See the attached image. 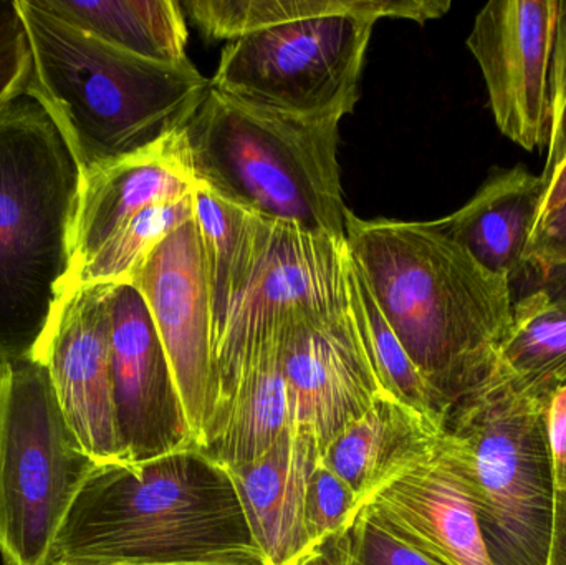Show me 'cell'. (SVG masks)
<instances>
[{"instance_id": "obj_34", "label": "cell", "mask_w": 566, "mask_h": 565, "mask_svg": "<svg viewBox=\"0 0 566 565\" xmlns=\"http://www.w3.org/2000/svg\"><path fill=\"white\" fill-rule=\"evenodd\" d=\"M548 565H566V491L565 493H557L554 536H552Z\"/></svg>"}, {"instance_id": "obj_19", "label": "cell", "mask_w": 566, "mask_h": 565, "mask_svg": "<svg viewBox=\"0 0 566 565\" xmlns=\"http://www.w3.org/2000/svg\"><path fill=\"white\" fill-rule=\"evenodd\" d=\"M442 428L382 394L323 450L319 463L342 478L365 504L376 491L431 453Z\"/></svg>"}, {"instance_id": "obj_30", "label": "cell", "mask_w": 566, "mask_h": 565, "mask_svg": "<svg viewBox=\"0 0 566 565\" xmlns=\"http://www.w3.org/2000/svg\"><path fill=\"white\" fill-rule=\"evenodd\" d=\"M524 269L541 278L542 289L566 301V199L532 234Z\"/></svg>"}, {"instance_id": "obj_9", "label": "cell", "mask_w": 566, "mask_h": 565, "mask_svg": "<svg viewBox=\"0 0 566 565\" xmlns=\"http://www.w3.org/2000/svg\"><path fill=\"white\" fill-rule=\"evenodd\" d=\"M346 255V241L271 222L254 278L212 348L199 450L221 437L249 365L290 314L345 307Z\"/></svg>"}, {"instance_id": "obj_21", "label": "cell", "mask_w": 566, "mask_h": 565, "mask_svg": "<svg viewBox=\"0 0 566 565\" xmlns=\"http://www.w3.org/2000/svg\"><path fill=\"white\" fill-rule=\"evenodd\" d=\"M182 12L212 40H234L318 17L358 15L426 23L451 10L449 0H185Z\"/></svg>"}, {"instance_id": "obj_17", "label": "cell", "mask_w": 566, "mask_h": 565, "mask_svg": "<svg viewBox=\"0 0 566 565\" xmlns=\"http://www.w3.org/2000/svg\"><path fill=\"white\" fill-rule=\"evenodd\" d=\"M322 458L312 427L292 423L258 460L226 468L249 530L271 565H293L312 550L305 527V494Z\"/></svg>"}, {"instance_id": "obj_12", "label": "cell", "mask_w": 566, "mask_h": 565, "mask_svg": "<svg viewBox=\"0 0 566 565\" xmlns=\"http://www.w3.org/2000/svg\"><path fill=\"white\" fill-rule=\"evenodd\" d=\"M555 22L557 0H494L468 36L495 125L525 151L545 142Z\"/></svg>"}, {"instance_id": "obj_23", "label": "cell", "mask_w": 566, "mask_h": 565, "mask_svg": "<svg viewBox=\"0 0 566 565\" xmlns=\"http://www.w3.org/2000/svg\"><path fill=\"white\" fill-rule=\"evenodd\" d=\"M46 12L95 39L151 60L188 62V25L176 0H36Z\"/></svg>"}, {"instance_id": "obj_26", "label": "cell", "mask_w": 566, "mask_h": 565, "mask_svg": "<svg viewBox=\"0 0 566 565\" xmlns=\"http://www.w3.org/2000/svg\"><path fill=\"white\" fill-rule=\"evenodd\" d=\"M191 219H195L192 196L181 201L151 206L139 212L112 236L92 261L73 274L65 295L82 285L125 284L132 281L153 249Z\"/></svg>"}, {"instance_id": "obj_1", "label": "cell", "mask_w": 566, "mask_h": 565, "mask_svg": "<svg viewBox=\"0 0 566 565\" xmlns=\"http://www.w3.org/2000/svg\"><path fill=\"white\" fill-rule=\"evenodd\" d=\"M346 248L444 418L488 380L512 325V281L431 222L346 215Z\"/></svg>"}, {"instance_id": "obj_8", "label": "cell", "mask_w": 566, "mask_h": 565, "mask_svg": "<svg viewBox=\"0 0 566 565\" xmlns=\"http://www.w3.org/2000/svg\"><path fill=\"white\" fill-rule=\"evenodd\" d=\"M376 22L343 13L249 33L224 46L211 86L269 112L342 119L358 102Z\"/></svg>"}, {"instance_id": "obj_31", "label": "cell", "mask_w": 566, "mask_h": 565, "mask_svg": "<svg viewBox=\"0 0 566 565\" xmlns=\"http://www.w3.org/2000/svg\"><path fill=\"white\" fill-rule=\"evenodd\" d=\"M30 49L19 0H0V108L27 86Z\"/></svg>"}, {"instance_id": "obj_32", "label": "cell", "mask_w": 566, "mask_h": 565, "mask_svg": "<svg viewBox=\"0 0 566 565\" xmlns=\"http://www.w3.org/2000/svg\"><path fill=\"white\" fill-rule=\"evenodd\" d=\"M548 441L554 461L557 493L566 491V388L558 391L548 408Z\"/></svg>"}, {"instance_id": "obj_20", "label": "cell", "mask_w": 566, "mask_h": 565, "mask_svg": "<svg viewBox=\"0 0 566 565\" xmlns=\"http://www.w3.org/2000/svg\"><path fill=\"white\" fill-rule=\"evenodd\" d=\"M192 199L208 274L212 354L254 278L268 245L272 219L231 205L202 185H198Z\"/></svg>"}, {"instance_id": "obj_10", "label": "cell", "mask_w": 566, "mask_h": 565, "mask_svg": "<svg viewBox=\"0 0 566 565\" xmlns=\"http://www.w3.org/2000/svg\"><path fill=\"white\" fill-rule=\"evenodd\" d=\"M109 368L123 463L196 448L151 312L128 282L112 289Z\"/></svg>"}, {"instance_id": "obj_36", "label": "cell", "mask_w": 566, "mask_h": 565, "mask_svg": "<svg viewBox=\"0 0 566 565\" xmlns=\"http://www.w3.org/2000/svg\"><path fill=\"white\" fill-rule=\"evenodd\" d=\"M52 565H83L75 563H53ZM161 565H271L265 561V557L258 556L251 559L242 561H228V563H192V564H161Z\"/></svg>"}, {"instance_id": "obj_2", "label": "cell", "mask_w": 566, "mask_h": 565, "mask_svg": "<svg viewBox=\"0 0 566 565\" xmlns=\"http://www.w3.org/2000/svg\"><path fill=\"white\" fill-rule=\"evenodd\" d=\"M258 556L228 470L189 448L143 463L98 464L63 523L52 564L228 563Z\"/></svg>"}, {"instance_id": "obj_7", "label": "cell", "mask_w": 566, "mask_h": 565, "mask_svg": "<svg viewBox=\"0 0 566 565\" xmlns=\"http://www.w3.org/2000/svg\"><path fill=\"white\" fill-rule=\"evenodd\" d=\"M96 463L36 358L0 362V557L52 565L63 523Z\"/></svg>"}, {"instance_id": "obj_16", "label": "cell", "mask_w": 566, "mask_h": 565, "mask_svg": "<svg viewBox=\"0 0 566 565\" xmlns=\"http://www.w3.org/2000/svg\"><path fill=\"white\" fill-rule=\"evenodd\" d=\"M196 188L185 128L83 176L70 279L129 219L151 206L189 198Z\"/></svg>"}, {"instance_id": "obj_28", "label": "cell", "mask_w": 566, "mask_h": 565, "mask_svg": "<svg viewBox=\"0 0 566 565\" xmlns=\"http://www.w3.org/2000/svg\"><path fill=\"white\" fill-rule=\"evenodd\" d=\"M348 536V565H444L396 537L368 506L358 511Z\"/></svg>"}, {"instance_id": "obj_33", "label": "cell", "mask_w": 566, "mask_h": 565, "mask_svg": "<svg viewBox=\"0 0 566 565\" xmlns=\"http://www.w3.org/2000/svg\"><path fill=\"white\" fill-rule=\"evenodd\" d=\"M348 530L339 531L319 541L293 565H348Z\"/></svg>"}, {"instance_id": "obj_4", "label": "cell", "mask_w": 566, "mask_h": 565, "mask_svg": "<svg viewBox=\"0 0 566 565\" xmlns=\"http://www.w3.org/2000/svg\"><path fill=\"white\" fill-rule=\"evenodd\" d=\"M83 172L27 90L0 108V362L35 357L73 271Z\"/></svg>"}, {"instance_id": "obj_14", "label": "cell", "mask_w": 566, "mask_h": 565, "mask_svg": "<svg viewBox=\"0 0 566 565\" xmlns=\"http://www.w3.org/2000/svg\"><path fill=\"white\" fill-rule=\"evenodd\" d=\"M128 284L151 312L198 448L212 354L208 274L195 219L163 239Z\"/></svg>"}, {"instance_id": "obj_27", "label": "cell", "mask_w": 566, "mask_h": 565, "mask_svg": "<svg viewBox=\"0 0 566 565\" xmlns=\"http://www.w3.org/2000/svg\"><path fill=\"white\" fill-rule=\"evenodd\" d=\"M363 504L355 491L335 473L316 464L305 494V527L310 543L319 541L352 526Z\"/></svg>"}, {"instance_id": "obj_24", "label": "cell", "mask_w": 566, "mask_h": 565, "mask_svg": "<svg viewBox=\"0 0 566 565\" xmlns=\"http://www.w3.org/2000/svg\"><path fill=\"white\" fill-rule=\"evenodd\" d=\"M292 425L282 370L281 327L262 345L239 384L228 427L202 453L222 468L261 458Z\"/></svg>"}, {"instance_id": "obj_22", "label": "cell", "mask_w": 566, "mask_h": 565, "mask_svg": "<svg viewBox=\"0 0 566 565\" xmlns=\"http://www.w3.org/2000/svg\"><path fill=\"white\" fill-rule=\"evenodd\" d=\"M492 375L517 394L551 408L566 388V301L535 289L514 302L512 325L499 347Z\"/></svg>"}, {"instance_id": "obj_5", "label": "cell", "mask_w": 566, "mask_h": 565, "mask_svg": "<svg viewBox=\"0 0 566 565\" xmlns=\"http://www.w3.org/2000/svg\"><path fill=\"white\" fill-rule=\"evenodd\" d=\"M339 122L269 112L211 86L185 126L196 181L252 215L345 242Z\"/></svg>"}, {"instance_id": "obj_29", "label": "cell", "mask_w": 566, "mask_h": 565, "mask_svg": "<svg viewBox=\"0 0 566 565\" xmlns=\"http://www.w3.org/2000/svg\"><path fill=\"white\" fill-rule=\"evenodd\" d=\"M547 119V161L542 175L548 186L566 159V0H557L554 50L548 72Z\"/></svg>"}, {"instance_id": "obj_13", "label": "cell", "mask_w": 566, "mask_h": 565, "mask_svg": "<svg viewBox=\"0 0 566 565\" xmlns=\"http://www.w3.org/2000/svg\"><path fill=\"white\" fill-rule=\"evenodd\" d=\"M112 289L93 284L69 292L33 357L45 365L66 421L99 464L123 463L109 368Z\"/></svg>"}, {"instance_id": "obj_3", "label": "cell", "mask_w": 566, "mask_h": 565, "mask_svg": "<svg viewBox=\"0 0 566 565\" xmlns=\"http://www.w3.org/2000/svg\"><path fill=\"white\" fill-rule=\"evenodd\" d=\"M30 49L27 92L55 119L83 176L188 125L211 80L191 60L168 65L115 49L19 0Z\"/></svg>"}, {"instance_id": "obj_6", "label": "cell", "mask_w": 566, "mask_h": 565, "mask_svg": "<svg viewBox=\"0 0 566 565\" xmlns=\"http://www.w3.org/2000/svg\"><path fill=\"white\" fill-rule=\"evenodd\" d=\"M547 418L491 374L442 423L464 458L492 565H548L557 488Z\"/></svg>"}, {"instance_id": "obj_35", "label": "cell", "mask_w": 566, "mask_h": 565, "mask_svg": "<svg viewBox=\"0 0 566 565\" xmlns=\"http://www.w3.org/2000/svg\"><path fill=\"white\" fill-rule=\"evenodd\" d=\"M566 199V159L564 165L557 169L551 181H548L547 192H545L544 201H542L541 212H538L537 224L535 229L548 218L554 215ZM534 229V231H535Z\"/></svg>"}, {"instance_id": "obj_15", "label": "cell", "mask_w": 566, "mask_h": 565, "mask_svg": "<svg viewBox=\"0 0 566 565\" xmlns=\"http://www.w3.org/2000/svg\"><path fill=\"white\" fill-rule=\"evenodd\" d=\"M363 506L396 537L439 563L492 565L464 458L444 431L431 453L376 491Z\"/></svg>"}, {"instance_id": "obj_25", "label": "cell", "mask_w": 566, "mask_h": 565, "mask_svg": "<svg viewBox=\"0 0 566 565\" xmlns=\"http://www.w3.org/2000/svg\"><path fill=\"white\" fill-rule=\"evenodd\" d=\"M346 302L373 370L386 394L431 418L442 428L444 414L434 394L376 304L349 251L346 255Z\"/></svg>"}, {"instance_id": "obj_11", "label": "cell", "mask_w": 566, "mask_h": 565, "mask_svg": "<svg viewBox=\"0 0 566 565\" xmlns=\"http://www.w3.org/2000/svg\"><path fill=\"white\" fill-rule=\"evenodd\" d=\"M282 370L292 423L308 425L325 450L386 394L345 307L293 312L281 324Z\"/></svg>"}, {"instance_id": "obj_18", "label": "cell", "mask_w": 566, "mask_h": 565, "mask_svg": "<svg viewBox=\"0 0 566 565\" xmlns=\"http://www.w3.org/2000/svg\"><path fill=\"white\" fill-rule=\"evenodd\" d=\"M545 192L544 175L525 166L494 169L461 209L432 224L479 264L512 281L524 269Z\"/></svg>"}]
</instances>
